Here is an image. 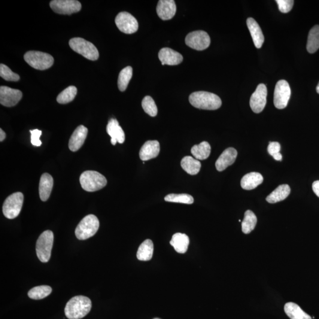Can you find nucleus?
<instances>
[{
	"label": "nucleus",
	"instance_id": "obj_1",
	"mask_svg": "<svg viewBox=\"0 0 319 319\" xmlns=\"http://www.w3.org/2000/svg\"><path fill=\"white\" fill-rule=\"evenodd\" d=\"M92 302L89 298L83 296H75L67 303L65 314L69 319H81L89 314Z\"/></svg>",
	"mask_w": 319,
	"mask_h": 319
},
{
	"label": "nucleus",
	"instance_id": "obj_2",
	"mask_svg": "<svg viewBox=\"0 0 319 319\" xmlns=\"http://www.w3.org/2000/svg\"><path fill=\"white\" fill-rule=\"evenodd\" d=\"M189 100L190 104L194 107L206 110H216L222 105L220 97L216 94L205 91H198L191 93Z\"/></svg>",
	"mask_w": 319,
	"mask_h": 319
},
{
	"label": "nucleus",
	"instance_id": "obj_3",
	"mask_svg": "<svg viewBox=\"0 0 319 319\" xmlns=\"http://www.w3.org/2000/svg\"><path fill=\"white\" fill-rule=\"evenodd\" d=\"M80 181L83 189L90 192L101 189L107 184V181L104 176L92 170L82 173Z\"/></svg>",
	"mask_w": 319,
	"mask_h": 319
},
{
	"label": "nucleus",
	"instance_id": "obj_4",
	"mask_svg": "<svg viewBox=\"0 0 319 319\" xmlns=\"http://www.w3.org/2000/svg\"><path fill=\"white\" fill-rule=\"evenodd\" d=\"M99 222L96 216H86L78 224L75 229V235L80 240H85L93 236L98 231Z\"/></svg>",
	"mask_w": 319,
	"mask_h": 319
},
{
	"label": "nucleus",
	"instance_id": "obj_5",
	"mask_svg": "<svg viewBox=\"0 0 319 319\" xmlns=\"http://www.w3.org/2000/svg\"><path fill=\"white\" fill-rule=\"evenodd\" d=\"M54 241V235L50 230H46L39 237L36 242V253L42 263H47L51 257Z\"/></svg>",
	"mask_w": 319,
	"mask_h": 319
},
{
	"label": "nucleus",
	"instance_id": "obj_6",
	"mask_svg": "<svg viewBox=\"0 0 319 319\" xmlns=\"http://www.w3.org/2000/svg\"><path fill=\"white\" fill-rule=\"evenodd\" d=\"M69 44L73 50L88 60H96L99 58L98 50L92 43L83 38H75L70 40Z\"/></svg>",
	"mask_w": 319,
	"mask_h": 319
},
{
	"label": "nucleus",
	"instance_id": "obj_7",
	"mask_svg": "<svg viewBox=\"0 0 319 319\" xmlns=\"http://www.w3.org/2000/svg\"><path fill=\"white\" fill-rule=\"evenodd\" d=\"M25 61L32 68L44 71L53 65L54 59L50 54L39 51H29L24 54Z\"/></svg>",
	"mask_w": 319,
	"mask_h": 319
},
{
	"label": "nucleus",
	"instance_id": "obj_8",
	"mask_svg": "<svg viewBox=\"0 0 319 319\" xmlns=\"http://www.w3.org/2000/svg\"><path fill=\"white\" fill-rule=\"evenodd\" d=\"M24 201L23 194L16 192L5 199L2 206L3 214L10 220L16 218L20 214Z\"/></svg>",
	"mask_w": 319,
	"mask_h": 319
},
{
	"label": "nucleus",
	"instance_id": "obj_9",
	"mask_svg": "<svg viewBox=\"0 0 319 319\" xmlns=\"http://www.w3.org/2000/svg\"><path fill=\"white\" fill-rule=\"evenodd\" d=\"M188 46L196 50L206 49L211 44V39L207 33L202 30L194 31L188 34L185 39Z\"/></svg>",
	"mask_w": 319,
	"mask_h": 319
},
{
	"label": "nucleus",
	"instance_id": "obj_10",
	"mask_svg": "<svg viewBox=\"0 0 319 319\" xmlns=\"http://www.w3.org/2000/svg\"><path fill=\"white\" fill-rule=\"evenodd\" d=\"M291 96V89L286 81L280 80L275 85L274 93V104L276 108L286 107Z\"/></svg>",
	"mask_w": 319,
	"mask_h": 319
},
{
	"label": "nucleus",
	"instance_id": "obj_11",
	"mask_svg": "<svg viewBox=\"0 0 319 319\" xmlns=\"http://www.w3.org/2000/svg\"><path fill=\"white\" fill-rule=\"evenodd\" d=\"M115 21L118 29L126 34H133L138 29L137 20L128 12H121L115 18Z\"/></svg>",
	"mask_w": 319,
	"mask_h": 319
},
{
	"label": "nucleus",
	"instance_id": "obj_12",
	"mask_svg": "<svg viewBox=\"0 0 319 319\" xmlns=\"http://www.w3.org/2000/svg\"><path fill=\"white\" fill-rule=\"evenodd\" d=\"M50 6L54 13L65 15L78 13L82 8L81 2L75 0H53Z\"/></svg>",
	"mask_w": 319,
	"mask_h": 319
},
{
	"label": "nucleus",
	"instance_id": "obj_13",
	"mask_svg": "<svg viewBox=\"0 0 319 319\" xmlns=\"http://www.w3.org/2000/svg\"><path fill=\"white\" fill-rule=\"evenodd\" d=\"M267 89L265 85H258L256 90L251 95L250 105L255 113H260L266 105Z\"/></svg>",
	"mask_w": 319,
	"mask_h": 319
},
{
	"label": "nucleus",
	"instance_id": "obj_14",
	"mask_svg": "<svg viewBox=\"0 0 319 319\" xmlns=\"http://www.w3.org/2000/svg\"><path fill=\"white\" fill-rule=\"evenodd\" d=\"M23 93L20 90L8 87H0V103L7 107L16 105L22 98Z\"/></svg>",
	"mask_w": 319,
	"mask_h": 319
},
{
	"label": "nucleus",
	"instance_id": "obj_15",
	"mask_svg": "<svg viewBox=\"0 0 319 319\" xmlns=\"http://www.w3.org/2000/svg\"><path fill=\"white\" fill-rule=\"evenodd\" d=\"M106 132L111 137V142L112 145H115L117 142L123 144L125 141V133L116 119L111 118L109 121L106 127Z\"/></svg>",
	"mask_w": 319,
	"mask_h": 319
},
{
	"label": "nucleus",
	"instance_id": "obj_16",
	"mask_svg": "<svg viewBox=\"0 0 319 319\" xmlns=\"http://www.w3.org/2000/svg\"><path fill=\"white\" fill-rule=\"evenodd\" d=\"M159 58L162 65L170 66L178 65L183 60V57L181 53L168 47L163 48L160 50Z\"/></svg>",
	"mask_w": 319,
	"mask_h": 319
},
{
	"label": "nucleus",
	"instance_id": "obj_17",
	"mask_svg": "<svg viewBox=\"0 0 319 319\" xmlns=\"http://www.w3.org/2000/svg\"><path fill=\"white\" fill-rule=\"evenodd\" d=\"M237 155L238 153L234 148L230 147L225 150L215 163L216 168L218 171L223 172L228 167L233 165L235 162Z\"/></svg>",
	"mask_w": 319,
	"mask_h": 319
},
{
	"label": "nucleus",
	"instance_id": "obj_18",
	"mask_svg": "<svg viewBox=\"0 0 319 319\" xmlns=\"http://www.w3.org/2000/svg\"><path fill=\"white\" fill-rule=\"evenodd\" d=\"M158 16L163 20L172 19L176 12L175 1L173 0H160L157 6Z\"/></svg>",
	"mask_w": 319,
	"mask_h": 319
},
{
	"label": "nucleus",
	"instance_id": "obj_19",
	"mask_svg": "<svg viewBox=\"0 0 319 319\" xmlns=\"http://www.w3.org/2000/svg\"><path fill=\"white\" fill-rule=\"evenodd\" d=\"M88 130L84 126H78L73 133L69 142V148L72 151H77L83 146L87 138Z\"/></svg>",
	"mask_w": 319,
	"mask_h": 319
},
{
	"label": "nucleus",
	"instance_id": "obj_20",
	"mask_svg": "<svg viewBox=\"0 0 319 319\" xmlns=\"http://www.w3.org/2000/svg\"><path fill=\"white\" fill-rule=\"evenodd\" d=\"M160 151L159 142L156 140L145 142L139 150V156L143 162L154 159L159 154Z\"/></svg>",
	"mask_w": 319,
	"mask_h": 319
},
{
	"label": "nucleus",
	"instance_id": "obj_21",
	"mask_svg": "<svg viewBox=\"0 0 319 319\" xmlns=\"http://www.w3.org/2000/svg\"><path fill=\"white\" fill-rule=\"evenodd\" d=\"M53 186L52 176L46 173L43 174L39 183V195L42 201H46L49 198Z\"/></svg>",
	"mask_w": 319,
	"mask_h": 319
},
{
	"label": "nucleus",
	"instance_id": "obj_22",
	"mask_svg": "<svg viewBox=\"0 0 319 319\" xmlns=\"http://www.w3.org/2000/svg\"><path fill=\"white\" fill-rule=\"evenodd\" d=\"M247 24L252 38H253L255 46L257 48H261L264 42V36L259 24L253 18H248Z\"/></svg>",
	"mask_w": 319,
	"mask_h": 319
},
{
	"label": "nucleus",
	"instance_id": "obj_23",
	"mask_svg": "<svg viewBox=\"0 0 319 319\" xmlns=\"http://www.w3.org/2000/svg\"><path fill=\"white\" fill-rule=\"evenodd\" d=\"M263 181V176L260 173L257 172L249 173L241 179V186L242 189L245 190H253L262 183Z\"/></svg>",
	"mask_w": 319,
	"mask_h": 319
},
{
	"label": "nucleus",
	"instance_id": "obj_24",
	"mask_svg": "<svg viewBox=\"0 0 319 319\" xmlns=\"http://www.w3.org/2000/svg\"><path fill=\"white\" fill-rule=\"evenodd\" d=\"M170 245L180 254L186 253L189 245V238L186 234L176 233L173 235Z\"/></svg>",
	"mask_w": 319,
	"mask_h": 319
},
{
	"label": "nucleus",
	"instance_id": "obj_25",
	"mask_svg": "<svg viewBox=\"0 0 319 319\" xmlns=\"http://www.w3.org/2000/svg\"><path fill=\"white\" fill-rule=\"evenodd\" d=\"M290 191V187L288 184H281L267 197L266 200L270 203L281 202L289 196Z\"/></svg>",
	"mask_w": 319,
	"mask_h": 319
},
{
	"label": "nucleus",
	"instance_id": "obj_26",
	"mask_svg": "<svg viewBox=\"0 0 319 319\" xmlns=\"http://www.w3.org/2000/svg\"><path fill=\"white\" fill-rule=\"evenodd\" d=\"M284 311L291 319H312L311 316L307 314L299 305L294 303L285 304Z\"/></svg>",
	"mask_w": 319,
	"mask_h": 319
},
{
	"label": "nucleus",
	"instance_id": "obj_27",
	"mask_svg": "<svg viewBox=\"0 0 319 319\" xmlns=\"http://www.w3.org/2000/svg\"><path fill=\"white\" fill-rule=\"evenodd\" d=\"M154 252V245L151 239H146L139 245L137 253V257L139 261H147L151 260Z\"/></svg>",
	"mask_w": 319,
	"mask_h": 319
},
{
	"label": "nucleus",
	"instance_id": "obj_28",
	"mask_svg": "<svg viewBox=\"0 0 319 319\" xmlns=\"http://www.w3.org/2000/svg\"><path fill=\"white\" fill-rule=\"evenodd\" d=\"M181 166L188 174L196 175L200 172L201 163L198 160L192 157L186 156L182 160Z\"/></svg>",
	"mask_w": 319,
	"mask_h": 319
},
{
	"label": "nucleus",
	"instance_id": "obj_29",
	"mask_svg": "<svg viewBox=\"0 0 319 319\" xmlns=\"http://www.w3.org/2000/svg\"><path fill=\"white\" fill-rule=\"evenodd\" d=\"M211 151V145L207 141H203L199 144L194 145L191 149V154L198 160L207 159L210 156Z\"/></svg>",
	"mask_w": 319,
	"mask_h": 319
},
{
	"label": "nucleus",
	"instance_id": "obj_30",
	"mask_svg": "<svg viewBox=\"0 0 319 319\" xmlns=\"http://www.w3.org/2000/svg\"><path fill=\"white\" fill-rule=\"evenodd\" d=\"M319 48V26L313 27L309 33L307 50L310 53H314Z\"/></svg>",
	"mask_w": 319,
	"mask_h": 319
},
{
	"label": "nucleus",
	"instance_id": "obj_31",
	"mask_svg": "<svg viewBox=\"0 0 319 319\" xmlns=\"http://www.w3.org/2000/svg\"><path fill=\"white\" fill-rule=\"evenodd\" d=\"M257 223V218L253 212L248 210L245 212L244 220L242 222V230L245 234L253 231Z\"/></svg>",
	"mask_w": 319,
	"mask_h": 319
},
{
	"label": "nucleus",
	"instance_id": "obj_32",
	"mask_svg": "<svg viewBox=\"0 0 319 319\" xmlns=\"http://www.w3.org/2000/svg\"><path fill=\"white\" fill-rule=\"evenodd\" d=\"M133 76V68L127 66L121 71L118 79V87L121 92H124L127 89Z\"/></svg>",
	"mask_w": 319,
	"mask_h": 319
},
{
	"label": "nucleus",
	"instance_id": "obj_33",
	"mask_svg": "<svg viewBox=\"0 0 319 319\" xmlns=\"http://www.w3.org/2000/svg\"><path fill=\"white\" fill-rule=\"evenodd\" d=\"M52 291V289L48 285H40L33 287L29 291L28 296L30 299L41 300L47 297Z\"/></svg>",
	"mask_w": 319,
	"mask_h": 319
},
{
	"label": "nucleus",
	"instance_id": "obj_34",
	"mask_svg": "<svg viewBox=\"0 0 319 319\" xmlns=\"http://www.w3.org/2000/svg\"><path fill=\"white\" fill-rule=\"evenodd\" d=\"M77 88L74 86H70L59 93L57 97V101L60 104H66L71 102L75 98L77 94Z\"/></svg>",
	"mask_w": 319,
	"mask_h": 319
},
{
	"label": "nucleus",
	"instance_id": "obj_35",
	"mask_svg": "<svg viewBox=\"0 0 319 319\" xmlns=\"http://www.w3.org/2000/svg\"><path fill=\"white\" fill-rule=\"evenodd\" d=\"M165 201L173 203H184V204H192L194 199L188 194H169L165 198Z\"/></svg>",
	"mask_w": 319,
	"mask_h": 319
},
{
	"label": "nucleus",
	"instance_id": "obj_36",
	"mask_svg": "<svg viewBox=\"0 0 319 319\" xmlns=\"http://www.w3.org/2000/svg\"><path fill=\"white\" fill-rule=\"evenodd\" d=\"M142 107L145 113L151 117H156L158 110L156 103L150 96H145L142 101Z\"/></svg>",
	"mask_w": 319,
	"mask_h": 319
},
{
	"label": "nucleus",
	"instance_id": "obj_37",
	"mask_svg": "<svg viewBox=\"0 0 319 319\" xmlns=\"http://www.w3.org/2000/svg\"><path fill=\"white\" fill-rule=\"evenodd\" d=\"M0 76L5 81L17 82L19 81V75L11 71L7 66L1 64L0 65Z\"/></svg>",
	"mask_w": 319,
	"mask_h": 319
},
{
	"label": "nucleus",
	"instance_id": "obj_38",
	"mask_svg": "<svg viewBox=\"0 0 319 319\" xmlns=\"http://www.w3.org/2000/svg\"><path fill=\"white\" fill-rule=\"evenodd\" d=\"M279 10L281 13H287L291 11L294 5V1L292 0H276Z\"/></svg>",
	"mask_w": 319,
	"mask_h": 319
},
{
	"label": "nucleus",
	"instance_id": "obj_39",
	"mask_svg": "<svg viewBox=\"0 0 319 319\" xmlns=\"http://www.w3.org/2000/svg\"><path fill=\"white\" fill-rule=\"evenodd\" d=\"M31 133V142L33 145L36 147L41 146L42 141L40 140V137L42 135V131L38 129L30 130Z\"/></svg>",
	"mask_w": 319,
	"mask_h": 319
},
{
	"label": "nucleus",
	"instance_id": "obj_40",
	"mask_svg": "<svg viewBox=\"0 0 319 319\" xmlns=\"http://www.w3.org/2000/svg\"><path fill=\"white\" fill-rule=\"evenodd\" d=\"M281 146L278 142H270L268 146L269 153L272 156H274V154L279 153L280 151Z\"/></svg>",
	"mask_w": 319,
	"mask_h": 319
},
{
	"label": "nucleus",
	"instance_id": "obj_41",
	"mask_svg": "<svg viewBox=\"0 0 319 319\" xmlns=\"http://www.w3.org/2000/svg\"><path fill=\"white\" fill-rule=\"evenodd\" d=\"M313 190L319 197V181H315L312 185Z\"/></svg>",
	"mask_w": 319,
	"mask_h": 319
},
{
	"label": "nucleus",
	"instance_id": "obj_42",
	"mask_svg": "<svg viewBox=\"0 0 319 319\" xmlns=\"http://www.w3.org/2000/svg\"><path fill=\"white\" fill-rule=\"evenodd\" d=\"M6 137V135L4 131L1 129H0V141L2 142L4 140Z\"/></svg>",
	"mask_w": 319,
	"mask_h": 319
},
{
	"label": "nucleus",
	"instance_id": "obj_43",
	"mask_svg": "<svg viewBox=\"0 0 319 319\" xmlns=\"http://www.w3.org/2000/svg\"><path fill=\"white\" fill-rule=\"evenodd\" d=\"M273 157L276 161H280V162L282 161V156L280 153L274 154Z\"/></svg>",
	"mask_w": 319,
	"mask_h": 319
},
{
	"label": "nucleus",
	"instance_id": "obj_44",
	"mask_svg": "<svg viewBox=\"0 0 319 319\" xmlns=\"http://www.w3.org/2000/svg\"><path fill=\"white\" fill-rule=\"evenodd\" d=\"M317 91L318 93H319V83L318 85V86L317 87Z\"/></svg>",
	"mask_w": 319,
	"mask_h": 319
},
{
	"label": "nucleus",
	"instance_id": "obj_45",
	"mask_svg": "<svg viewBox=\"0 0 319 319\" xmlns=\"http://www.w3.org/2000/svg\"></svg>",
	"mask_w": 319,
	"mask_h": 319
}]
</instances>
